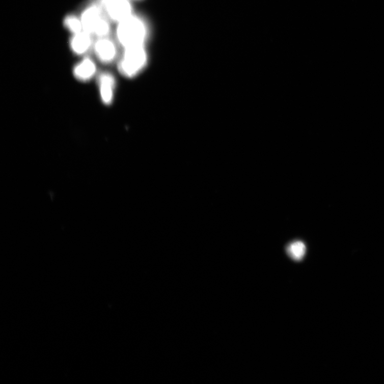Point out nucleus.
Returning a JSON list of instances; mask_svg holds the SVG:
<instances>
[{
	"label": "nucleus",
	"instance_id": "39448f33",
	"mask_svg": "<svg viewBox=\"0 0 384 384\" xmlns=\"http://www.w3.org/2000/svg\"><path fill=\"white\" fill-rule=\"evenodd\" d=\"M94 49L98 60L105 64L114 62L118 56L116 42L108 37L98 38L94 44Z\"/></svg>",
	"mask_w": 384,
	"mask_h": 384
},
{
	"label": "nucleus",
	"instance_id": "20e7f679",
	"mask_svg": "<svg viewBox=\"0 0 384 384\" xmlns=\"http://www.w3.org/2000/svg\"><path fill=\"white\" fill-rule=\"evenodd\" d=\"M98 5L106 17L117 24L134 13L131 0H99Z\"/></svg>",
	"mask_w": 384,
	"mask_h": 384
},
{
	"label": "nucleus",
	"instance_id": "6e6552de",
	"mask_svg": "<svg viewBox=\"0 0 384 384\" xmlns=\"http://www.w3.org/2000/svg\"><path fill=\"white\" fill-rule=\"evenodd\" d=\"M92 36L84 31L73 35L70 40L72 51L77 55H83L87 52L92 46Z\"/></svg>",
	"mask_w": 384,
	"mask_h": 384
},
{
	"label": "nucleus",
	"instance_id": "7ed1b4c3",
	"mask_svg": "<svg viewBox=\"0 0 384 384\" xmlns=\"http://www.w3.org/2000/svg\"><path fill=\"white\" fill-rule=\"evenodd\" d=\"M80 19L84 31L98 38L107 37L111 32L109 20L99 5H92L83 11Z\"/></svg>",
	"mask_w": 384,
	"mask_h": 384
},
{
	"label": "nucleus",
	"instance_id": "f257e3e1",
	"mask_svg": "<svg viewBox=\"0 0 384 384\" xmlns=\"http://www.w3.org/2000/svg\"><path fill=\"white\" fill-rule=\"evenodd\" d=\"M116 34L123 48L145 46L150 36V26L145 18L134 13L118 22Z\"/></svg>",
	"mask_w": 384,
	"mask_h": 384
},
{
	"label": "nucleus",
	"instance_id": "9d476101",
	"mask_svg": "<svg viewBox=\"0 0 384 384\" xmlns=\"http://www.w3.org/2000/svg\"><path fill=\"white\" fill-rule=\"evenodd\" d=\"M64 25L73 35L84 31L80 18L74 15H69L65 17Z\"/></svg>",
	"mask_w": 384,
	"mask_h": 384
},
{
	"label": "nucleus",
	"instance_id": "9b49d317",
	"mask_svg": "<svg viewBox=\"0 0 384 384\" xmlns=\"http://www.w3.org/2000/svg\"><path fill=\"white\" fill-rule=\"evenodd\" d=\"M131 2H132V1H134V0H131Z\"/></svg>",
	"mask_w": 384,
	"mask_h": 384
},
{
	"label": "nucleus",
	"instance_id": "423d86ee",
	"mask_svg": "<svg viewBox=\"0 0 384 384\" xmlns=\"http://www.w3.org/2000/svg\"><path fill=\"white\" fill-rule=\"evenodd\" d=\"M100 96L102 102L109 105L115 97L116 80L115 76L108 72L100 73L98 77Z\"/></svg>",
	"mask_w": 384,
	"mask_h": 384
},
{
	"label": "nucleus",
	"instance_id": "0eeeda50",
	"mask_svg": "<svg viewBox=\"0 0 384 384\" xmlns=\"http://www.w3.org/2000/svg\"><path fill=\"white\" fill-rule=\"evenodd\" d=\"M96 71L97 67L94 61L86 58L74 66L73 72L77 80L87 82L92 80Z\"/></svg>",
	"mask_w": 384,
	"mask_h": 384
},
{
	"label": "nucleus",
	"instance_id": "1a4fd4ad",
	"mask_svg": "<svg viewBox=\"0 0 384 384\" xmlns=\"http://www.w3.org/2000/svg\"><path fill=\"white\" fill-rule=\"evenodd\" d=\"M286 251L293 260L299 261L306 255L307 248L303 242L297 241L290 243L287 246Z\"/></svg>",
	"mask_w": 384,
	"mask_h": 384
},
{
	"label": "nucleus",
	"instance_id": "f03ea898",
	"mask_svg": "<svg viewBox=\"0 0 384 384\" xmlns=\"http://www.w3.org/2000/svg\"><path fill=\"white\" fill-rule=\"evenodd\" d=\"M148 61L145 46L125 48L118 63V70L123 76L133 78L143 72Z\"/></svg>",
	"mask_w": 384,
	"mask_h": 384
}]
</instances>
